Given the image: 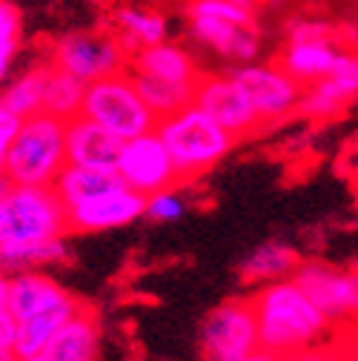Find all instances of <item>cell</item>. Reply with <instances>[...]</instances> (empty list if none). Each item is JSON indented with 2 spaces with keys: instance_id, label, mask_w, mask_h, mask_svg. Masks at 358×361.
<instances>
[{
  "instance_id": "1",
  "label": "cell",
  "mask_w": 358,
  "mask_h": 361,
  "mask_svg": "<svg viewBox=\"0 0 358 361\" xmlns=\"http://www.w3.org/2000/svg\"><path fill=\"white\" fill-rule=\"evenodd\" d=\"M247 298L258 327V347L278 358H287L304 347L327 344L335 330L292 279L255 287Z\"/></svg>"
},
{
  "instance_id": "2",
  "label": "cell",
  "mask_w": 358,
  "mask_h": 361,
  "mask_svg": "<svg viewBox=\"0 0 358 361\" xmlns=\"http://www.w3.org/2000/svg\"><path fill=\"white\" fill-rule=\"evenodd\" d=\"M155 135L166 147L178 180H192L221 164L235 147V138L223 132L212 118H206L198 106H184L166 118H158Z\"/></svg>"
},
{
  "instance_id": "3",
  "label": "cell",
  "mask_w": 358,
  "mask_h": 361,
  "mask_svg": "<svg viewBox=\"0 0 358 361\" xmlns=\"http://www.w3.org/2000/svg\"><path fill=\"white\" fill-rule=\"evenodd\" d=\"M66 166V121L35 112L20 121L4 175L15 187H52Z\"/></svg>"
},
{
  "instance_id": "4",
  "label": "cell",
  "mask_w": 358,
  "mask_h": 361,
  "mask_svg": "<svg viewBox=\"0 0 358 361\" xmlns=\"http://www.w3.org/2000/svg\"><path fill=\"white\" fill-rule=\"evenodd\" d=\"M80 115L98 126H104L106 132H112L118 141H129V138H138V135H147L158 123V118L152 115V109L138 95L135 83H132V75L126 69L106 75L95 83H86Z\"/></svg>"
},
{
  "instance_id": "5",
  "label": "cell",
  "mask_w": 358,
  "mask_h": 361,
  "mask_svg": "<svg viewBox=\"0 0 358 361\" xmlns=\"http://www.w3.org/2000/svg\"><path fill=\"white\" fill-rule=\"evenodd\" d=\"M66 207L52 187H9L0 201V247L63 238Z\"/></svg>"
},
{
  "instance_id": "6",
  "label": "cell",
  "mask_w": 358,
  "mask_h": 361,
  "mask_svg": "<svg viewBox=\"0 0 358 361\" xmlns=\"http://www.w3.org/2000/svg\"><path fill=\"white\" fill-rule=\"evenodd\" d=\"M47 63L80 83H95L129 66V52L121 47L112 29H72L49 43Z\"/></svg>"
},
{
  "instance_id": "7",
  "label": "cell",
  "mask_w": 358,
  "mask_h": 361,
  "mask_svg": "<svg viewBox=\"0 0 358 361\" xmlns=\"http://www.w3.org/2000/svg\"><path fill=\"white\" fill-rule=\"evenodd\" d=\"M230 75L247 95L261 126L281 123L298 112L304 86L295 83L278 63H244L235 66Z\"/></svg>"
},
{
  "instance_id": "8",
  "label": "cell",
  "mask_w": 358,
  "mask_h": 361,
  "mask_svg": "<svg viewBox=\"0 0 358 361\" xmlns=\"http://www.w3.org/2000/svg\"><path fill=\"white\" fill-rule=\"evenodd\" d=\"M292 281L327 315L333 327L358 322V269H338L324 261H301Z\"/></svg>"
},
{
  "instance_id": "9",
  "label": "cell",
  "mask_w": 358,
  "mask_h": 361,
  "mask_svg": "<svg viewBox=\"0 0 358 361\" xmlns=\"http://www.w3.org/2000/svg\"><path fill=\"white\" fill-rule=\"evenodd\" d=\"M198 344L204 361H235L258 350V327L249 298H230L209 310Z\"/></svg>"
},
{
  "instance_id": "10",
  "label": "cell",
  "mask_w": 358,
  "mask_h": 361,
  "mask_svg": "<svg viewBox=\"0 0 358 361\" xmlns=\"http://www.w3.org/2000/svg\"><path fill=\"white\" fill-rule=\"evenodd\" d=\"M115 175L121 178L123 187H129L132 192H138L144 198H149L161 190H172L178 184L175 164H172L166 147L161 144V138L155 135V129L121 144Z\"/></svg>"
},
{
  "instance_id": "11",
  "label": "cell",
  "mask_w": 358,
  "mask_h": 361,
  "mask_svg": "<svg viewBox=\"0 0 358 361\" xmlns=\"http://www.w3.org/2000/svg\"><path fill=\"white\" fill-rule=\"evenodd\" d=\"M192 106H198L206 118H212L223 132H230L233 138H244L261 129V121L255 109L249 106L241 86L233 80V75H201L192 92Z\"/></svg>"
},
{
  "instance_id": "12",
  "label": "cell",
  "mask_w": 358,
  "mask_h": 361,
  "mask_svg": "<svg viewBox=\"0 0 358 361\" xmlns=\"http://www.w3.org/2000/svg\"><path fill=\"white\" fill-rule=\"evenodd\" d=\"M147 198L132 192L129 187L118 184L104 190L92 198H86L75 207H66V230L69 233H106L121 230L144 218Z\"/></svg>"
},
{
  "instance_id": "13",
  "label": "cell",
  "mask_w": 358,
  "mask_h": 361,
  "mask_svg": "<svg viewBox=\"0 0 358 361\" xmlns=\"http://www.w3.org/2000/svg\"><path fill=\"white\" fill-rule=\"evenodd\" d=\"M190 37L209 52H218L227 61L244 66L255 63L261 55V32L258 26H235L227 20H215V18H187Z\"/></svg>"
},
{
  "instance_id": "14",
  "label": "cell",
  "mask_w": 358,
  "mask_h": 361,
  "mask_svg": "<svg viewBox=\"0 0 358 361\" xmlns=\"http://www.w3.org/2000/svg\"><path fill=\"white\" fill-rule=\"evenodd\" d=\"M121 144L112 132L78 115L66 121V164L86 166V169H112L118 164Z\"/></svg>"
},
{
  "instance_id": "15",
  "label": "cell",
  "mask_w": 358,
  "mask_h": 361,
  "mask_svg": "<svg viewBox=\"0 0 358 361\" xmlns=\"http://www.w3.org/2000/svg\"><path fill=\"white\" fill-rule=\"evenodd\" d=\"M126 69L158 78V80L181 83V86H195L198 78L204 75L192 52L175 40H163V43H155V47H144L138 52H132Z\"/></svg>"
},
{
  "instance_id": "16",
  "label": "cell",
  "mask_w": 358,
  "mask_h": 361,
  "mask_svg": "<svg viewBox=\"0 0 358 361\" xmlns=\"http://www.w3.org/2000/svg\"><path fill=\"white\" fill-rule=\"evenodd\" d=\"M83 307L80 298H75L72 293H66L63 298H58L55 304H49L47 310H40L29 319L18 322V347L15 355L18 358H29L37 353H47L49 341L58 336V330L72 319V315Z\"/></svg>"
},
{
  "instance_id": "17",
  "label": "cell",
  "mask_w": 358,
  "mask_h": 361,
  "mask_svg": "<svg viewBox=\"0 0 358 361\" xmlns=\"http://www.w3.org/2000/svg\"><path fill=\"white\" fill-rule=\"evenodd\" d=\"M98 350H101V322L98 312L89 310L86 304L58 330V336L47 347V353L58 361H98Z\"/></svg>"
},
{
  "instance_id": "18",
  "label": "cell",
  "mask_w": 358,
  "mask_h": 361,
  "mask_svg": "<svg viewBox=\"0 0 358 361\" xmlns=\"http://www.w3.org/2000/svg\"><path fill=\"white\" fill-rule=\"evenodd\" d=\"M112 32L121 40V47L132 55L144 47L169 40V20L163 12L152 6H118L112 15Z\"/></svg>"
},
{
  "instance_id": "19",
  "label": "cell",
  "mask_w": 358,
  "mask_h": 361,
  "mask_svg": "<svg viewBox=\"0 0 358 361\" xmlns=\"http://www.w3.org/2000/svg\"><path fill=\"white\" fill-rule=\"evenodd\" d=\"M341 49L344 43H287L276 63L307 89L333 72Z\"/></svg>"
},
{
  "instance_id": "20",
  "label": "cell",
  "mask_w": 358,
  "mask_h": 361,
  "mask_svg": "<svg viewBox=\"0 0 358 361\" xmlns=\"http://www.w3.org/2000/svg\"><path fill=\"white\" fill-rule=\"evenodd\" d=\"M298 264H301V258H298L295 247H290L284 241H266L244 258L241 279L252 287H264V284H273L281 279H292Z\"/></svg>"
},
{
  "instance_id": "21",
  "label": "cell",
  "mask_w": 358,
  "mask_h": 361,
  "mask_svg": "<svg viewBox=\"0 0 358 361\" xmlns=\"http://www.w3.org/2000/svg\"><path fill=\"white\" fill-rule=\"evenodd\" d=\"M69 290H63L55 279L29 269V273H15L9 276V312L18 322L29 319V315L47 310L58 298H63Z\"/></svg>"
},
{
  "instance_id": "22",
  "label": "cell",
  "mask_w": 358,
  "mask_h": 361,
  "mask_svg": "<svg viewBox=\"0 0 358 361\" xmlns=\"http://www.w3.org/2000/svg\"><path fill=\"white\" fill-rule=\"evenodd\" d=\"M49 63L37 61L29 69H23L18 78H9L0 86V104H4L15 118H29L35 112L43 109V89H47V78H49Z\"/></svg>"
},
{
  "instance_id": "23",
  "label": "cell",
  "mask_w": 358,
  "mask_h": 361,
  "mask_svg": "<svg viewBox=\"0 0 358 361\" xmlns=\"http://www.w3.org/2000/svg\"><path fill=\"white\" fill-rule=\"evenodd\" d=\"M121 184V178L112 169H86V166H72L66 164L61 169V175L55 178V195L61 198L63 207H75L86 198H92L104 190H112Z\"/></svg>"
},
{
  "instance_id": "24",
  "label": "cell",
  "mask_w": 358,
  "mask_h": 361,
  "mask_svg": "<svg viewBox=\"0 0 358 361\" xmlns=\"http://www.w3.org/2000/svg\"><path fill=\"white\" fill-rule=\"evenodd\" d=\"M69 258V247L63 238L40 241V244H4L0 247V269L6 273H29L37 267L61 264Z\"/></svg>"
},
{
  "instance_id": "25",
  "label": "cell",
  "mask_w": 358,
  "mask_h": 361,
  "mask_svg": "<svg viewBox=\"0 0 358 361\" xmlns=\"http://www.w3.org/2000/svg\"><path fill=\"white\" fill-rule=\"evenodd\" d=\"M129 75H132V83H135V89H138V95L144 98V104L152 109L155 118H166V115H172V112L192 104L195 86L158 80V78H149V75H141V72H129Z\"/></svg>"
},
{
  "instance_id": "26",
  "label": "cell",
  "mask_w": 358,
  "mask_h": 361,
  "mask_svg": "<svg viewBox=\"0 0 358 361\" xmlns=\"http://www.w3.org/2000/svg\"><path fill=\"white\" fill-rule=\"evenodd\" d=\"M83 92L86 83H80L78 78L61 72V69H49L47 78V89H43V109L47 115H55L61 121H72L80 115L83 106Z\"/></svg>"
},
{
  "instance_id": "27",
  "label": "cell",
  "mask_w": 358,
  "mask_h": 361,
  "mask_svg": "<svg viewBox=\"0 0 358 361\" xmlns=\"http://www.w3.org/2000/svg\"><path fill=\"white\" fill-rule=\"evenodd\" d=\"M350 101H355V98L347 92L344 86H338L333 78H324V80L304 89L298 112L309 121H327V118H335L338 112H344V106Z\"/></svg>"
},
{
  "instance_id": "28",
  "label": "cell",
  "mask_w": 358,
  "mask_h": 361,
  "mask_svg": "<svg viewBox=\"0 0 358 361\" xmlns=\"http://www.w3.org/2000/svg\"><path fill=\"white\" fill-rule=\"evenodd\" d=\"M255 0H187V18H215L235 26H255Z\"/></svg>"
},
{
  "instance_id": "29",
  "label": "cell",
  "mask_w": 358,
  "mask_h": 361,
  "mask_svg": "<svg viewBox=\"0 0 358 361\" xmlns=\"http://www.w3.org/2000/svg\"><path fill=\"white\" fill-rule=\"evenodd\" d=\"M287 43H341L338 29L319 18H298L287 26Z\"/></svg>"
},
{
  "instance_id": "30",
  "label": "cell",
  "mask_w": 358,
  "mask_h": 361,
  "mask_svg": "<svg viewBox=\"0 0 358 361\" xmlns=\"http://www.w3.org/2000/svg\"><path fill=\"white\" fill-rule=\"evenodd\" d=\"M144 215L155 224H172L184 215V198L178 195V190H161L155 195L147 198V207H144Z\"/></svg>"
},
{
  "instance_id": "31",
  "label": "cell",
  "mask_w": 358,
  "mask_h": 361,
  "mask_svg": "<svg viewBox=\"0 0 358 361\" xmlns=\"http://www.w3.org/2000/svg\"><path fill=\"white\" fill-rule=\"evenodd\" d=\"M330 347L335 350L338 361H358V322L338 324L330 336Z\"/></svg>"
},
{
  "instance_id": "32",
  "label": "cell",
  "mask_w": 358,
  "mask_h": 361,
  "mask_svg": "<svg viewBox=\"0 0 358 361\" xmlns=\"http://www.w3.org/2000/svg\"><path fill=\"white\" fill-rule=\"evenodd\" d=\"M23 15L12 0H0V43H20Z\"/></svg>"
},
{
  "instance_id": "33",
  "label": "cell",
  "mask_w": 358,
  "mask_h": 361,
  "mask_svg": "<svg viewBox=\"0 0 358 361\" xmlns=\"http://www.w3.org/2000/svg\"><path fill=\"white\" fill-rule=\"evenodd\" d=\"M20 126V118H15L4 104H0V175L6 169V155H9V147H12V138Z\"/></svg>"
},
{
  "instance_id": "34",
  "label": "cell",
  "mask_w": 358,
  "mask_h": 361,
  "mask_svg": "<svg viewBox=\"0 0 358 361\" xmlns=\"http://www.w3.org/2000/svg\"><path fill=\"white\" fill-rule=\"evenodd\" d=\"M18 347V319L9 310H0V353H15Z\"/></svg>"
},
{
  "instance_id": "35",
  "label": "cell",
  "mask_w": 358,
  "mask_h": 361,
  "mask_svg": "<svg viewBox=\"0 0 358 361\" xmlns=\"http://www.w3.org/2000/svg\"><path fill=\"white\" fill-rule=\"evenodd\" d=\"M284 361H338V358H335V350L327 341V344H316V347H304V350L287 355Z\"/></svg>"
},
{
  "instance_id": "36",
  "label": "cell",
  "mask_w": 358,
  "mask_h": 361,
  "mask_svg": "<svg viewBox=\"0 0 358 361\" xmlns=\"http://www.w3.org/2000/svg\"><path fill=\"white\" fill-rule=\"evenodd\" d=\"M18 49H20V43H0V86L9 80V72H12V63L18 58Z\"/></svg>"
},
{
  "instance_id": "37",
  "label": "cell",
  "mask_w": 358,
  "mask_h": 361,
  "mask_svg": "<svg viewBox=\"0 0 358 361\" xmlns=\"http://www.w3.org/2000/svg\"><path fill=\"white\" fill-rule=\"evenodd\" d=\"M235 361H284V358H278V355H273V353H266V350H252L249 355H241V358H235Z\"/></svg>"
},
{
  "instance_id": "38",
  "label": "cell",
  "mask_w": 358,
  "mask_h": 361,
  "mask_svg": "<svg viewBox=\"0 0 358 361\" xmlns=\"http://www.w3.org/2000/svg\"><path fill=\"white\" fill-rule=\"evenodd\" d=\"M0 310H9V276L0 273Z\"/></svg>"
},
{
  "instance_id": "39",
  "label": "cell",
  "mask_w": 358,
  "mask_h": 361,
  "mask_svg": "<svg viewBox=\"0 0 358 361\" xmlns=\"http://www.w3.org/2000/svg\"><path fill=\"white\" fill-rule=\"evenodd\" d=\"M18 361H58V358H52L49 353H37V355H29V358H18Z\"/></svg>"
},
{
  "instance_id": "40",
  "label": "cell",
  "mask_w": 358,
  "mask_h": 361,
  "mask_svg": "<svg viewBox=\"0 0 358 361\" xmlns=\"http://www.w3.org/2000/svg\"><path fill=\"white\" fill-rule=\"evenodd\" d=\"M9 187H12V184H9V178H6V175H0V201H4V198H6Z\"/></svg>"
},
{
  "instance_id": "41",
  "label": "cell",
  "mask_w": 358,
  "mask_h": 361,
  "mask_svg": "<svg viewBox=\"0 0 358 361\" xmlns=\"http://www.w3.org/2000/svg\"><path fill=\"white\" fill-rule=\"evenodd\" d=\"M0 361H18L15 353H0Z\"/></svg>"
},
{
  "instance_id": "42",
  "label": "cell",
  "mask_w": 358,
  "mask_h": 361,
  "mask_svg": "<svg viewBox=\"0 0 358 361\" xmlns=\"http://www.w3.org/2000/svg\"><path fill=\"white\" fill-rule=\"evenodd\" d=\"M95 4H101V0H95Z\"/></svg>"
}]
</instances>
